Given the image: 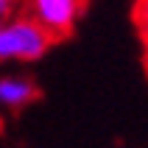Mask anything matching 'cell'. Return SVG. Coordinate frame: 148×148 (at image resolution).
<instances>
[{"mask_svg":"<svg viewBox=\"0 0 148 148\" xmlns=\"http://www.w3.org/2000/svg\"><path fill=\"white\" fill-rule=\"evenodd\" d=\"M45 28H42L34 17H6L0 25V62H34L48 53L53 45Z\"/></svg>","mask_w":148,"mask_h":148,"instance_id":"cell-1","label":"cell"},{"mask_svg":"<svg viewBox=\"0 0 148 148\" xmlns=\"http://www.w3.org/2000/svg\"><path fill=\"white\" fill-rule=\"evenodd\" d=\"M90 0H25V14L34 17L53 39H62L75 28Z\"/></svg>","mask_w":148,"mask_h":148,"instance_id":"cell-2","label":"cell"},{"mask_svg":"<svg viewBox=\"0 0 148 148\" xmlns=\"http://www.w3.org/2000/svg\"><path fill=\"white\" fill-rule=\"evenodd\" d=\"M39 95L36 84L25 75H3L0 78V106L3 109H23L34 103Z\"/></svg>","mask_w":148,"mask_h":148,"instance_id":"cell-3","label":"cell"},{"mask_svg":"<svg viewBox=\"0 0 148 148\" xmlns=\"http://www.w3.org/2000/svg\"><path fill=\"white\" fill-rule=\"evenodd\" d=\"M134 25L140 31L143 48L148 53V0H134Z\"/></svg>","mask_w":148,"mask_h":148,"instance_id":"cell-4","label":"cell"},{"mask_svg":"<svg viewBox=\"0 0 148 148\" xmlns=\"http://www.w3.org/2000/svg\"><path fill=\"white\" fill-rule=\"evenodd\" d=\"M17 0H0V11H3V14H8V8L14 6Z\"/></svg>","mask_w":148,"mask_h":148,"instance_id":"cell-5","label":"cell"},{"mask_svg":"<svg viewBox=\"0 0 148 148\" xmlns=\"http://www.w3.org/2000/svg\"><path fill=\"white\" fill-rule=\"evenodd\" d=\"M6 17H8V14H3V11H0V25H3V20H6Z\"/></svg>","mask_w":148,"mask_h":148,"instance_id":"cell-6","label":"cell"}]
</instances>
